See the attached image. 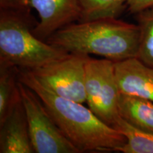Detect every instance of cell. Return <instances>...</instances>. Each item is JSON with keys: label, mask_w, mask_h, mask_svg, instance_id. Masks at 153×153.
<instances>
[{"label": "cell", "mask_w": 153, "mask_h": 153, "mask_svg": "<svg viewBox=\"0 0 153 153\" xmlns=\"http://www.w3.org/2000/svg\"><path fill=\"white\" fill-rule=\"evenodd\" d=\"M89 57L68 53L62 58L30 71L38 82L55 94L84 104L87 102L85 65Z\"/></svg>", "instance_id": "8992f818"}, {"label": "cell", "mask_w": 153, "mask_h": 153, "mask_svg": "<svg viewBox=\"0 0 153 153\" xmlns=\"http://www.w3.org/2000/svg\"><path fill=\"white\" fill-rule=\"evenodd\" d=\"M31 9H0V68L33 70L68 54L34 35Z\"/></svg>", "instance_id": "3957f363"}, {"label": "cell", "mask_w": 153, "mask_h": 153, "mask_svg": "<svg viewBox=\"0 0 153 153\" xmlns=\"http://www.w3.org/2000/svg\"><path fill=\"white\" fill-rule=\"evenodd\" d=\"M19 80L32 89L64 135L85 152H120L126 139L83 104L57 96L43 86L28 70L19 68Z\"/></svg>", "instance_id": "6da1fadb"}, {"label": "cell", "mask_w": 153, "mask_h": 153, "mask_svg": "<svg viewBox=\"0 0 153 153\" xmlns=\"http://www.w3.org/2000/svg\"><path fill=\"white\" fill-rule=\"evenodd\" d=\"M19 68H0V123L21 100Z\"/></svg>", "instance_id": "8fae6325"}, {"label": "cell", "mask_w": 153, "mask_h": 153, "mask_svg": "<svg viewBox=\"0 0 153 153\" xmlns=\"http://www.w3.org/2000/svg\"><path fill=\"white\" fill-rule=\"evenodd\" d=\"M120 117L143 131L153 133V102L136 96L120 93L118 100Z\"/></svg>", "instance_id": "30bf717a"}, {"label": "cell", "mask_w": 153, "mask_h": 153, "mask_svg": "<svg viewBox=\"0 0 153 153\" xmlns=\"http://www.w3.org/2000/svg\"><path fill=\"white\" fill-rule=\"evenodd\" d=\"M28 7H30L29 0H0V9H20Z\"/></svg>", "instance_id": "2e32d148"}, {"label": "cell", "mask_w": 153, "mask_h": 153, "mask_svg": "<svg viewBox=\"0 0 153 153\" xmlns=\"http://www.w3.org/2000/svg\"><path fill=\"white\" fill-rule=\"evenodd\" d=\"M139 36L137 24L101 18L72 23L46 42L68 53L95 55L118 62L137 57Z\"/></svg>", "instance_id": "7a4b0ae2"}, {"label": "cell", "mask_w": 153, "mask_h": 153, "mask_svg": "<svg viewBox=\"0 0 153 153\" xmlns=\"http://www.w3.org/2000/svg\"><path fill=\"white\" fill-rule=\"evenodd\" d=\"M128 0H80L81 16L79 22L101 18H117Z\"/></svg>", "instance_id": "5bb4252c"}, {"label": "cell", "mask_w": 153, "mask_h": 153, "mask_svg": "<svg viewBox=\"0 0 153 153\" xmlns=\"http://www.w3.org/2000/svg\"><path fill=\"white\" fill-rule=\"evenodd\" d=\"M125 136L123 153H153V133L137 128L120 117L114 126Z\"/></svg>", "instance_id": "7c38bea8"}, {"label": "cell", "mask_w": 153, "mask_h": 153, "mask_svg": "<svg viewBox=\"0 0 153 153\" xmlns=\"http://www.w3.org/2000/svg\"><path fill=\"white\" fill-rule=\"evenodd\" d=\"M19 90L36 153H81L62 133L39 97L20 81Z\"/></svg>", "instance_id": "5b68a950"}, {"label": "cell", "mask_w": 153, "mask_h": 153, "mask_svg": "<svg viewBox=\"0 0 153 153\" xmlns=\"http://www.w3.org/2000/svg\"><path fill=\"white\" fill-rule=\"evenodd\" d=\"M135 15L140 31L136 58L153 68V7Z\"/></svg>", "instance_id": "4fadbf2b"}, {"label": "cell", "mask_w": 153, "mask_h": 153, "mask_svg": "<svg viewBox=\"0 0 153 153\" xmlns=\"http://www.w3.org/2000/svg\"><path fill=\"white\" fill-rule=\"evenodd\" d=\"M29 4L39 16L33 33L44 41L60 28L79 22L81 16L80 0H29Z\"/></svg>", "instance_id": "52a82bcc"}, {"label": "cell", "mask_w": 153, "mask_h": 153, "mask_svg": "<svg viewBox=\"0 0 153 153\" xmlns=\"http://www.w3.org/2000/svg\"><path fill=\"white\" fill-rule=\"evenodd\" d=\"M85 91L88 107L103 122L114 128L120 118L118 108L120 92L114 61L89 57L85 65Z\"/></svg>", "instance_id": "277c9868"}, {"label": "cell", "mask_w": 153, "mask_h": 153, "mask_svg": "<svg viewBox=\"0 0 153 153\" xmlns=\"http://www.w3.org/2000/svg\"><path fill=\"white\" fill-rule=\"evenodd\" d=\"M22 97L0 123V153H33Z\"/></svg>", "instance_id": "9c48e42d"}, {"label": "cell", "mask_w": 153, "mask_h": 153, "mask_svg": "<svg viewBox=\"0 0 153 153\" xmlns=\"http://www.w3.org/2000/svg\"><path fill=\"white\" fill-rule=\"evenodd\" d=\"M153 7V0H128L126 9L131 14H136L140 11Z\"/></svg>", "instance_id": "9a60e30c"}, {"label": "cell", "mask_w": 153, "mask_h": 153, "mask_svg": "<svg viewBox=\"0 0 153 153\" xmlns=\"http://www.w3.org/2000/svg\"><path fill=\"white\" fill-rule=\"evenodd\" d=\"M120 93L136 96L153 102V68L136 57L114 62Z\"/></svg>", "instance_id": "ba28073f"}]
</instances>
